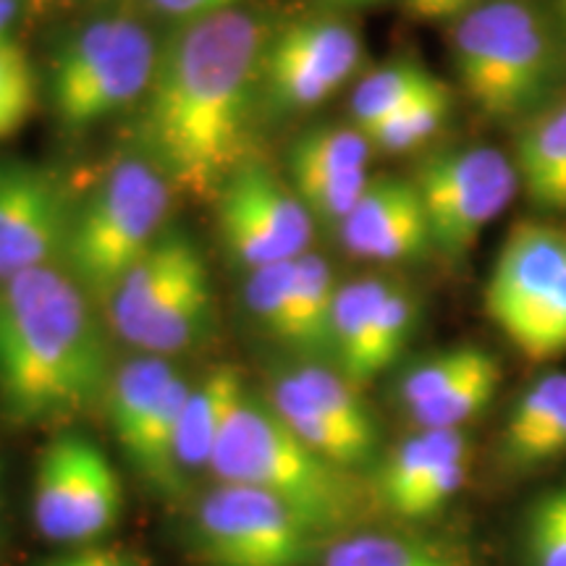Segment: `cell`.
I'll return each mask as SVG.
<instances>
[{"label":"cell","mask_w":566,"mask_h":566,"mask_svg":"<svg viewBox=\"0 0 566 566\" xmlns=\"http://www.w3.org/2000/svg\"><path fill=\"white\" fill-rule=\"evenodd\" d=\"M158 51L150 30L129 17H103L71 34L55 53L51 92L61 124L90 129L142 101Z\"/></svg>","instance_id":"obj_8"},{"label":"cell","mask_w":566,"mask_h":566,"mask_svg":"<svg viewBox=\"0 0 566 566\" xmlns=\"http://www.w3.org/2000/svg\"><path fill=\"white\" fill-rule=\"evenodd\" d=\"M470 464L467 430L412 428L405 441L375 462V501L405 522L430 520L462 491Z\"/></svg>","instance_id":"obj_16"},{"label":"cell","mask_w":566,"mask_h":566,"mask_svg":"<svg viewBox=\"0 0 566 566\" xmlns=\"http://www.w3.org/2000/svg\"><path fill=\"white\" fill-rule=\"evenodd\" d=\"M216 221L226 252L247 273L296 260L315 233L292 181L258 160H247L216 195Z\"/></svg>","instance_id":"obj_13"},{"label":"cell","mask_w":566,"mask_h":566,"mask_svg":"<svg viewBox=\"0 0 566 566\" xmlns=\"http://www.w3.org/2000/svg\"><path fill=\"white\" fill-rule=\"evenodd\" d=\"M265 45L260 19L233 9L187 21L158 51L150 87L142 95L139 155L174 192L216 200L252 160Z\"/></svg>","instance_id":"obj_1"},{"label":"cell","mask_w":566,"mask_h":566,"mask_svg":"<svg viewBox=\"0 0 566 566\" xmlns=\"http://www.w3.org/2000/svg\"><path fill=\"white\" fill-rule=\"evenodd\" d=\"M451 111V90L443 80L424 90L415 101L401 105L399 111L367 129V139L373 147L386 153H407L412 147L428 142L441 129Z\"/></svg>","instance_id":"obj_29"},{"label":"cell","mask_w":566,"mask_h":566,"mask_svg":"<svg viewBox=\"0 0 566 566\" xmlns=\"http://www.w3.org/2000/svg\"><path fill=\"white\" fill-rule=\"evenodd\" d=\"M344 3H370V0H344Z\"/></svg>","instance_id":"obj_38"},{"label":"cell","mask_w":566,"mask_h":566,"mask_svg":"<svg viewBox=\"0 0 566 566\" xmlns=\"http://www.w3.org/2000/svg\"><path fill=\"white\" fill-rule=\"evenodd\" d=\"M19 13V0H0V38H9V27Z\"/></svg>","instance_id":"obj_35"},{"label":"cell","mask_w":566,"mask_h":566,"mask_svg":"<svg viewBox=\"0 0 566 566\" xmlns=\"http://www.w3.org/2000/svg\"><path fill=\"white\" fill-rule=\"evenodd\" d=\"M336 233L352 258L370 263H407L433 247L417 184L401 176H375L367 181Z\"/></svg>","instance_id":"obj_18"},{"label":"cell","mask_w":566,"mask_h":566,"mask_svg":"<svg viewBox=\"0 0 566 566\" xmlns=\"http://www.w3.org/2000/svg\"><path fill=\"white\" fill-rule=\"evenodd\" d=\"M514 168L537 208L566 212V103L537 113L522 129Z\"/></svg>","instance_id":"obj_24"},{"label":"cell","mask_w":566,"mask_h":566,"mask_svg":"<svg viewBox=\"0 0 566 566\" xmlns=\"http://www.w3.org/2000/svg\"><path fill=\"white\" fill-rule=\"evenodd\" d=\"M412 181L422 197L433 247L449 260L467 258L520 187L514 160L488 145L430 155Z\"/></svg>","instance_id":"obj_12"},{"label":"cell","mask_w":566,"mask_h":566,"mask_svg":"<svg viewBox=\"0 0 566 566\" xmlns=\"http://www.w3.org/2000/svg\"><path fill=\"white\" fill-rule=\"evenodd\" d=\"M208 472L221 483L247 485L283 501L323 537L352 530L365 504L352 472L310 449L271 401L250 388L226 422Z\"/></svg>","instance_id":"obj_3"},{"label":"cell","mask_w":566,"mask_h":566,"mask_svg":"<svg viewBox=\"0 0 566 566\" xmlns=\"http://www.w3.org/2000/svg\"><path fill=\"white\" fill-rule=\"evenodd\" d=\"M6 530V495H3V470H0V543H3Z\"/></svg>","instance_id":"obj_36"},{"label":"cell","mask_w":566,"mask_h":566,"mask_svg":"<svg viewBox=\"0 0 566 566\" xmlns=\"http://www.w3.org/2000/svg\"><path fill=\"white\" fill-rule=\"evenodd\" d=\"M485 310L533 363L566 352V231L520 223L491 268Z\"/></svg>","instance_id":"obj_7"},{"label":"cell","mask_w":566,"mask_h":566,"mask_svg":"<svg viewBox=\"0 0 566 566\" xmlns=\"http://www.w3.org/2000/svg\"><path fill=\"white\" fill-rule=\"evenodd\" d=\"M292 296L294 260L250 271L244 286L247 310L254 325L283 346H289V334H292Z\"/></svg>","instance_id":"obj_30"},{"label":"cell","mask_w":566,"mask_h":566,"mask_svg":"<svg viewBox=\"0 0 566 566\" xmlns=\"http://www.w3.org/2000/svg\"><path fill=\"white\" fill-rule=\"evenodd\" d=\"M124 514V485L111 457L76 428H61L40 451L32 480V520L48 543H103Z\"/></svg>","instance_id":"obj_10"},{"label":"cell","mask_w":566,"mask_h":566,"mask_svg":"<svg viewBox=\"0 0 566 566\" xmlns=\"http://www.w3.org/2000/svg\"><path fill=\"white\" fill-rule=\"evenodd\" d=\"M407 9L424 21L459 19L467 9L475 6V0H405Z\"/></svg>","instance_id":"obj_34"},{"label":"cell","mask_w":566,"mask_h":566,"mask_svg":"<svg viewBox=\"0 0 566 566\" xmlns=\"http://www.w3.org/2000/svg\"><path fill=\"white\" fill-rule=\"evenodd\" d=\"M242 3L244 0H150L155 11L166 13V17L181 21V24L216 17V13H223V11L242 9Z\"/></svg>","instance_id":"obj_33"},{"label":"cell","mask_w":566,"mask_h":566,"mask_svg":"<svg viewBox=\"0 0 566 566\" xmlns=\"http://www.w3.org/2000/svg\"><path fill=\"white\" fill-rule=\"evenodd\" d=\"M363 40L336 19H300L268 38L263 103L279 113H304L328 101L357 71Z\"/></svg>","instance_id":"obj_14"},{"label":"cell","mask_w":566,"mask_h":566,"mask_svg":"<svg viewBox=\"0 0 566 566\" xmlns=\"http://www.w3.org/2000/svg\"><path fill=\"white\" fill-rule=\"evenodd\" d=\"M38 105V76L30 55L11 38H0V139L30 122Z\"/></svg>","instance_id":"obj_31"},{"label":"cell","mask_w":566,"mask_h":566,"mask_svg":"<svg viewBox=\"0 0 566 566\" xmlns=\"http://www.w3.org/2000/svg\"><path fill=\"white\" fill-rule=\"evenodd\" d=\"M103 313L113 334L139 354L171 359L202 344L216 321V296L195 239L168 226L118 281Z\"/></svg>","instance_id":"obj_5"},{"label":"cell","mask_w":566,"mask_h":566,"mask_svg":"<svg viewBox=\"0 0 566 566\" xmlns=\"http://www.w3.org/2000/svg\"><path fill=\"white\" fill-rule=\"evenodd\" d=\"M384 279H357L338 286L334 307V367L354 386L365 388L378 378L375 367V328H378L380 302L388 292Z\"/></svg>","instance_id":"obj_23"},{"label":"cell","mask_w":566,"mask_h":566,"mask_svg":"<svg viewBox=\"0 0 566 566\" xmlns=\"http://www.w3.org/2000/svg\"><path fill=\"white\" fill-rule=\"evenodd\" d=\"M558 9H562V19H564V24H566V0H558Z\"/></svg>","instance_id":"obj_37"},{"label":"cell","mask_w":566,"mask_h":566,"mask_svg":"<svg viewBox=\"0 0 566 566\" xmlns=\"http://www.w3.org/2000/svg\"><path fill=\"white\" fill-rule=\"evenodd\" d=\"M566 457V373L554 370L516 396L499 438V464L533 472Z\"/></svg>","instance_id":"obj_19"},{"label":"cell","mask_w":566,"mask_h":566,"mask_svg":"<svg viewBox=\"0 0 566 566\" xmlns=\"http://www.w3.org/2000/svg\"><path fill=\"white\" fill-rule=\"evenodd\" d=\"M451 42L459 82L488 116L535 111L554 87V38L525 0L475 3L459 17Z\"/></svg>","instance_id":"obj_6"},{"label":"cell","mask_w":566,"mask_h":566,"mask_svg":"<svg viewBox=\"0 0 566 566\" xmlns=\"http://www.w3.org/2000/svg\"><path fill=\"white\" fill-rule=\"evenodd\" d=\"M436 82V74H430L428 69L412 61H396L384 69H375L373 74H367L357 84L352 95L354 124L367 132L370 126L380 124L391 113L399 111L401 105H407L417 95H422L424 90L433 87Z\"/></svg>","instance_id":"obj_27"},{"label":"cell","mask_w":566,"mask_h":566,"mask_svg":"<svg viewBox=\"0 0 566 566\" xmlns=\"http://www.w3.org/2000/svg\"><path fill=\"white\" fill-rule=\"evenodd\" d=\"M373 150V142L359 126H325V129L304 132L294 142L289 171H292V181L367 171Z\"/></svg>","instance_id":"obj_26"},{"label":"cell","mask_w":566,"mask_h":566,"mask_svg":"<svg viewBox=\"0 0 566 566\" xmlns=\"http://www.w3.org/2000/svg\"><path fill=\"white\" fill-rule=\"evenodd\" d=\"M174 189L145 155L124 158L74 210L63 268L105 307L118 281L168 229Z\"/></svg>","instance_id":"obj_4"},{"label":"cell","mask_w":566,"mask_h":566,"mask_svg":"<svg viewBox=\"0 0 566 566\" xmlns=\"http://www.w3.org/2000/svg\"><path fill=\"white\" fill-rule=\"evenodd\" d=\"M265 399L310 449L342 470L354 475L378 462V422L365 405L363 388L338 367L310 359L281 367Z\"/></svg>","instance_id":"obj_11"},{"label":"cell","mask_w":566,"mask_h":566,"mask_svg":"<svg viewBox=\"0 0 566 566\" xmlns=\"http://www.w3.org/2000/svg\"><path fill=\"white\" fill-rule=\"evenodd\" d=\"M113 375L95 302L63 265L0 283V415L45 428L103 409Z\"/></svg>","instance_id":"obj_2"},{"label":"cell","mask_w":566,"mask_h":566,"mask_svg":"<svg viewBox=\"0 0 566 566\" xmlns=\"http://www.w3.org/2000/svg\"><path fill=\"white\" fill-rule=\"evenodd\" d=\"M325 541L292 506L233 483L200 495L187 520V548L200 566H317Z\"/></svg>","instance_id":"obj_9"},{"label":"cell","mask_w":566,"mask_h":566,"mask_svg":"<svg viewBox=\"0 0 566 566\" xmlns=\"http://www.w3.org/2000/svg\"><path fill=\"white\" fill-rule=\"evenodd\" d=\"M522 566H566V483L537 493L516 527Z\"/></svg>","instance_id":"obj_28"},{"label":"cell","mask_w":566,"mask_h":566,"mask_svg":"<svg viewBox=\"0 0 566 566\" xmlns=\"http://www.w3.org/2000/svg\"><path fill=\"white\" fill-rule=\"evenodd\" d=\"M342 283L334 268L317 252H304L294 260V296H292V334L289 349L323 357L334 352V307Z\"/></svg>","instance_id":"obj_25"},{"label":"cell","mask_w":566,"mask_h":566,"mask_svg":"<svg viewBox=\"0 0 566 566\" xmlns=\"http://www.w3.org/2000/svg\"><path fill=\"white\" fill-rule=\"evenodd\" d=\"M38 566H147V558L132 548L95 543V546L63 551V554L45 558Z\"/></svg>","instance_id":"obj_32"},{"label":"cell","mask_w":566,"mask_h":566,"mask_svg":"<svg viewBox=\"0 0 566 566\" xmlns=\"http://www.w3.org/2000/svg\"><path fill=\"white\" fill-rule=\"evenodd\" d=\"M181 378L184 373L176 370L171 359L155 354H137L122 367H113L103 412L132 470Z\"/></svg>","instance_id":"obj_20"},{"label":"cell","mask_w":566,"mask_h":566,"mask_svg":"<svg viewBox=\"0 0 566 566\" xmlns=\"http://www.w3.org/2000/svg\"><path fill=\"white\" fill-rule=\"evenodd\" d=\"M501 375L499 359L483 346H451L401 375L396 405L412 428L464 430L493 405Z\"/></svg>","instance_id":"obj_17"},{"label":"cell","mask_w":566,"mask_h":566,"mask_svg":"<svg viewBox=\"0 0 566 566\" xmlns=\"http://www.w3.org/2000/svg\"><path fill=\"white\" fill-rule=\"evenodd\" d=\"M317 566H478L457 543L415 530H344L323 543Z\"/></svg>","instance_id":"obj_22"},{"label":"cell","mask_w":566,"mask_h":566,"mask_svg":"<svg viewBox=\"0 0 566 566\" xmlns=\"http://www.w3.org/2000/svg\"><path fill=\"white\" fill-rule=\"evenodd\" d=\"M244 394L242 373L231 365H218L200 380H192L176 438V475L184 488L192 483L195 475L210 470L218 438Z\"/></svg>","instance_id":"obj_21"},{"label":"cell","mask_w":566,"mask_h":566,"mask_svg":"<svg viewBox=\"0 0 566 566\" xmlns=\"http://www.w3.org/2000/svg\"><path fill=\"white\" fill-rule=\"evenodd\" d=\"M71 208L59 174L38 163L0 158V283L45 265H63Z\"/></svg>","instance_id":"obj_15"}]
</instances>
